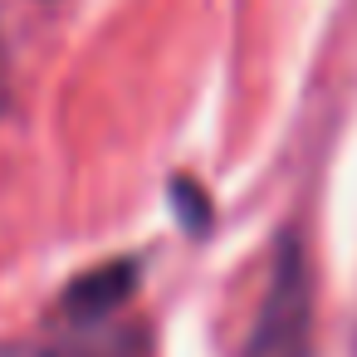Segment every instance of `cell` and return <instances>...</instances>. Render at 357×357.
Masks as SVG:
<instances>
[{
  "mask_svg": "<svg viewBox=\"0 0 357 357\" xmlns=\"http://www.w3.org/2000/svg\"><path fill=\"white\" fill-rule=\"evenodd\" d=\"M240 357H313V269L294 230L274 240L269 289L259 298V313Z\"/></svg>",
  "mask_w": 357,
  "mask_h": 357,
  "instance_id": "6da1fadb",
  "label": "cell"
},
{
  "mask_svg": "<svg viewBox=\"0 0 357 357\" xmlns=\"http://www.w3.org/2000/svg\"><path fill=\"white\" fill-rule=\"evenodd\" d=\"M137 289V259H108V264H93L84 269L64 294H59V308L79 323V328H98L113 308H123Z\"/></svg>",
  "mask_w": 357,
  "mask_h": 357,
  "instance_id": "7a4b0ae2",
  "label": "cell"
},
{
  "mask_svg": "<svg viewBox=\"0 0 357 357\" xmlns=\"http://www.w3.org/2000/svg\"><path fill=\"white\" fill-rule=\"evenodd\" d=\"M0 357H147V333L137 323L79 328L64 342H0Z\"/></svg>",
  "mask_w": 357,
  "mask_h": 357,
  "instance_id": "3957f363",
  "label": "cell"
},
{
  "mask_svg": "<svg viewBox=\"0 0 357 357\" xmlns=\"http://www.w3.org/2000/svg\"><path fill=\"white\" fill-rule=\"evenodd\" d=\"M172 206H176V220H181L186 235H206V225H211V201H206V191H201L196 181L172 176Z\"/></svg>",
  "mask_w": 357,
  "mask_h": 357,
  "instance_id": "277c9868",
  "label": "cell"
},
{
  "mask_svg": "<svg viewBox=\"0 0 357 357\" xmlns=\"http://www.w3.org/2000/svg\"><path fill=\"white\" fill-rule=\"evenodd\" d=\"M0 108H6V45H0Z\"/></svg>",
  "mask_w": 357,
  "mask_h": 357,
  "instance_id": "5b68a950",
  "label": "cell"
}]
</instances>
